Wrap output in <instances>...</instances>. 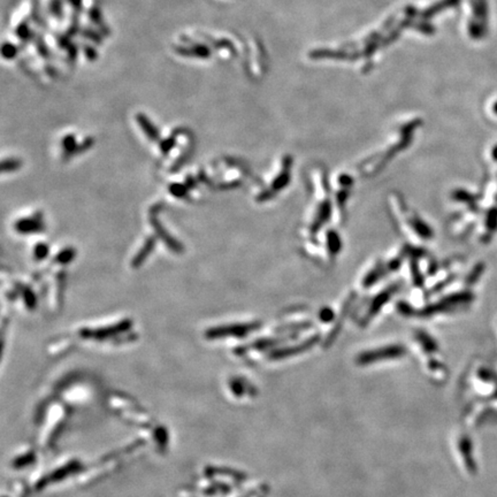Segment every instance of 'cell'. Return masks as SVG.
Returning a JSON list of instances; mask_svg holds the SVG:
<instances>
[{
    "label": "cell",
    "mask_w": 497,
    "mask_h": 497,
    "mask_svg": "<svg viewBox=\"0 0 497 497\" xmlns=\"http://www.w3.org/2000/svg\"><path fill=\"white\" fill-rule=\"evenodd\" d=\"M153 246H154V239L151 237L150 239H147V241L145 242V244L143 245L142 250H141V251L136 255L135 259H134V261H133V266L134 267L140 266V265L145 260V258H146V257L150 255V252L152 251V249H153Z\"/></svg>",
    "instance_id": "obj_4"
},
{
    "label": "cell",
    "mask_w": 497,
    "mask_h": 497,
    "mask_svg": "<svg viewBox=\"0 0 497 497\" xmlns=\"http://www.w3.org/2000/svg\"><path fill=\"white\" fill-rule=\"evenodd\" d=\"M48 253H49V246L48 245L39 244V245L36 246L35 255H36V257H37L38 259H44L45 257L48 256Z\"/></svg>",
    "instance_id": "obj_8"
},
{
    "label": "cell",
    "mask_w": 497,
    "mask_h": 497,
    "mask_svg": "<svg viewBox=\"0 0 497 497\" xmlns=\"http://www.w3.org/2000/svg\"><path fill=\"white\" fill-rule=\"evenodd\" d=\"M75 256V252L72 251V250H64V251H61L59 255L57 256V258L56 260L58 261V263H60V264H67L68 261H71L72 259V257Z\"/></svg>",
    "instance_id": "obj_6"
},
{
    "label": "cell",
    "mask_w": 497,
    "mask_h": 497,
    "mask_svg": "<svg viewBox=\"0 0 497 497\" xmlns=\"http://www.w3.org/2000/svg\"><path fill=\"white\" fill-rule=\"evenodd\" d=\"M140 120V123H141V126H142V128L144 130V133L146 134V135L150 137L151 140H158V137H159V134L157 132V129L154 128L153 126L151 125L150 121H148L147 119H145L143 117H140L139 118Z\"/></svg>",
    "instance_id": "obj_5"
},
{
    "label": "cell",
    "mask_w": 497,
    "mask_h": 497,
    "mask_svg": "<svg viewBox=\"0 0 497 497\" xmlns=\"http://www.w3.org/2000/svg\"><path fill=\"white\" fill-rule=\"evenodd\" d=\"M494 112L497 114V103L495 104V106H494Z\"/></svg>",
    "instance_id": "obj_11"
},
{
    "label": "cell",
    "mask_w": 497,
    "mask_h": 497,
    "mask_svg": "<svg viewBox=\"0 0 497 497\" xmlns=\"http://www.w3.org/2000/svg\"><path fill=\"white\" fill-rule=\"evenodd\" d=\"M256 326L251 325H231V326H223V327H215L209 329L206 333L208 337H219L226 335H237L242 336L249 333Z\"/></svg>",
    "instance_id": "obj_1"
},
{
    "label": "cell",
    "mask_w": 497,
    "mask_h": 497,
    "mask_svg": "<svg viewBox=\"0 0 497 497\" xmlns=\"http://www.w3.org/2000/svg\"><path fill=\"white\" fill-rule=\"evenodd\" d=\"M130 322L132 321H129V320H126V321H122L121 324H119V325H115V326H112V327H106V328H100V329H96V331H82V336H91V337H98V339H103V337H106V336H111V335H114V334H118V333H121L122 331H126V329H128L130 327Z\"/></svg>",
    "instance_id": "obj_2"
},
{
    "label": "cell",
    "mask_w": 497,
    "mask_h": 497,
    "mask_svg": "<svg viewBox=\"0 0 497 497\" xmlns=\"http://www.w3.org/2000/svg\"><path fill=\"white\" fill-rule=\"evenodd\" d=\"M16 230L20 233H34L43 229V224L41 221L34 219H23L16 223Z\"/></svg>",
    "instance_id": "obj_3"
},
{
    "label": "cell",
    "mask_w": 497,
    "mask_h": 497,
    "mask_svg": "<svg viewBox=\"0 0 497 497\" xmlns=\"http://www.w3.org/2000/svg\"><path fill=\"white\" fill-rule=\"evenodd\" d=\"M20 167V161L17 160H6L2 162V172H12V170H15Z\"/></svg>",
    "instance_id": "obj_7"
},
{
    "label": "cell",
    "mask_w": 497,
    "mask_h": 497,
    "mask_svg": "<svg viewBox=\"0 0 497 497\" xmlns=\"http://www.w3.org/2000/svg\"><path fill=\"white\" fill-rule=\"evenodd\" d=\"M24 299H25V303H27V306L28 307H30L32 308L35 305V296H34V293L31 292V290H27L24 293Z\"/></svg>",
    "instance_id": "obj_10"
},
{
    "label": "cell",
    "mask_w": 497,
    "mask_h": 497,
    "mask_svg": "<svg viewBox=\"0 0 497 497\" xmlns=\"http://www.w3.org/2000/svg\"><path fill=\"white\" fill-rule=\"evenodd\" d=\"M170 191L173 192L174 196H177V197H183V196H186L187 188H186V186H181V184H173V186L170 187Z\"/></svg>",
    "instance_id": "obj_9"
}]
</instances>
